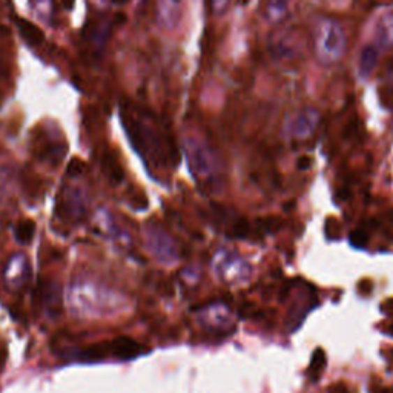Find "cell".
I'll list each match as a JSON object with an SVG mask.
<instances>
[{
  "label": "cell",
  "instance_id": "1",
  "mask_svg": "<svg viewBox=\"0 0 393 393\" xmlns=\"http://www.w3.org/2000/svg\"><path fill=\"white\" fill-rule=\"evenodd\" d=\"M346 33L340 23L332 19H322L313 31L315 56L325 65H334L346 52Z\"/></svg>",
  "mask_w": 393,
  "mask_h": 393
},
{
  "label": "cell",
  "instance_id": "2",
  "mask_svg": "<svg viewBox=\"0 0 393 393\" xmlns=\"http://www.w3.org/2000/svg\"><path fill=\"white\" fill-rule=\"evenodd\" d=\"M320 123V114L313 107L304 110L290 115L286 123V133L290 137H309Z\"/></svg>",
  "mask_w": 393,
  "mask_h": 393
},
{
  "label": "cell",
  "instance_id": "3",
  "mask_svg": "<svg viewBox=\"0 0 393 393\" xmlns=\"http://www.w3.org/2000/svg\"><path fill=\"white\" fill-rule=\"evenodd\" d=\"M186 0H158L157 20L163 28L174 29L179 27L183 17V10Z\"/></svg>",
  "mask_w": 393,
  "mask_h": 393
},
{
  "label": "cell",
  "instance_id": "4",
  "mask_svg": "<svg viewBox=\"0 0 393 393\" xmlns=\"http://www.w3.org/2000/svg\"><path fill=\"white\" fill-rule=\"evenodd\" d=\"M110 352L112 357L125 361V359H133L140 357L142 353L148 352V349H146L143 344L133 340V338L119 336L117 340L110 343Z\"/></svg>",
  "mask_w": 393,
  "mask_h": 393
},
{
  "label": "cell",
  "instance_id": "5",
  "mask_svg": "<svg viewBox=\"0 0 393 393\" xmlns=\"http://www.w3.org/2000/svg\"><path fill=\"white\" fill-rule=\"evenodd\" d=\"M294 37L289 38V33L284 31V33H276L271 37V42H269V50H271V54L274 56V59H290L294 57L295 54V45H294Z\"/></svg>",
  "mask_w": 393,
  "mask_h": 393
},
{
  "label": "cell",
  "instance_id": "6",
  "mask_svg": "<svg viewBox=\"0 0 393 393\" xmlns=\"http://www.w3.org/2000/svg\"><path fill=\"white\" fill-rule=\"evenodd\" d=\"M375 46L378 50L393 48V13H386L375 29Z\"/></svg>",
  "mask_w": 393,
  "mask_h": 393
},
{
  "label": "cell",
  "instance_id": "7",
  "mask_svg": "<svg viewBox=\"0 0 393 393\" xmlns=\"http://www.w3.org/2000/svg\"><path fill=\"white\" fill-rule=\"evenodd\" d=\"M378 54L380 50L375 45H366L359 52L358 59V74L361 79H369L372 75L373 69L378 61Z\"/></svg>",
  "mask_w": 393,
  "mask_h": 393
},
{
  "label": "cell",
  "instance_id": "8",
  "mask_svg": "<svg viewBox=\"0 0 393 393\" xmlns=\"http://www.w3.org/2000/svg\"><path fill=\"white\" fill-rule=\"evenodd\" d=\"M289 3L290 0H267L265 10L266 20L279 25L280 22L286 19V15L289 13Z\"/></svg>",
  "mask_w": 393,
  "mask_h": 393
},
{
  "label": "cell",
  "instance_id": "9",
  "mask_svg": "<svg viewBox=\"0 0 393 393\" xmlns=\"http://www.w3.org/2000/svg\"><path fill=\"white\" fill-rule=\"evenodd\" d=\"M17 27L22 37L25 38V40L29 45H40L43 42V31L36 27L33 22H29L27 19H17Z\"/></svg>",
  "mask_w": 393,
  "mask_h": 393
},
{
  "label": "cell",
  "instance_id": "10",
  "mask_svg": "<svg viewBox=\"0 0 393 393\" xmlns=\"http://www.w3.org/2000/svg\"><path fill=\"white\" fill-rule=\"evenodd\" d=\"M107 355H111L110 343H100V344L91 346V348H88V349H84L82 353V359L83 361H100V359H105Z\"/></svg>",
  "mask_w": 393,
  "mask_h": 393
},
{
  "label": "cell",
  "instance_id": "11",
  "mask_svg": "<svg viewBox=\"0 0 393 393\" xmlns=\"http://www.w3.org/2000/svg\"><path fill=\"white\" fill-rule=\"evenodd\" d=\"M34 223L31 220L19 221L17 226H15V238H17V242L22 244H28L34 237Z\"/></svg>",
  "mask_w": 393,
  "mask_h": 393
},
{
  "label": "cell",
  "instance_id": "12",
  "mask_svg": "<svg viewBox=\"0 0 393 393\" xmlns=\"http://www.w3.org/2000/svg\"><path fill=\"white\" fill-rule=\"evenodd\" d=\"M326 367V353L322 349H317L313 352L311 367H309V375L313 378H318L320 373L322 372V369Z\"/></svg>",
  "mask_w": 393,
  "mask_h": 393
},
{
  "label": "cell",
  "instance_id": "13",
  "mask_svg": "<svg viewBox=\"0 0 393 393\" xmlns=\"http://www.w3.org/2000/svg\"><path fill=\"white\" fill-rule=\"evenodd\" d=\"M105 171H106L107 177H110V180L112 183H120L121 181V179H123L121 168H120V165L117 163V161H115L110 156L105 158Z\"/></svg>",
  "mask_w": 393,
  "mask_h": 393
},
{
  "label": "cell",
  "instance_id": "14",
  "mask_svg": "<svg viewBox=\"0 0 393 393\" xmlns=\"http://www.w3.org/2000/svg\"><path fill=\"white\" fill-rule=\"evenodd\" d=\"M283 225V221L280 218H275V217H267V218H260L257 220V226L258 230L261 232H275V230H279L280 226Z\"/></svg>",
  "mask_w": 393,
  "mask_h": 393
},
{
  "label": "cell",
  "instance_id": "15",
  "mask_svg": "<svg viewBox=\"0 0 393 393\" xmlns=\"http://www.w3.org/2000/svg\"><path fill=\"white\" fill-rule=\"evenodd\" d=\"M249 234H251V225H249V221L246 220V218H238V220L234 223L232 232H230V235L235 237V238H246Z\"/></svg>",
  "mask_w": 393,
  "mask_h": 393
},
{
  "label": "cell",
  "instance_id": "16",
  "mask_svg": "<svg viewBox=\"0 0 393 393\" xmlns=\"http://www.w3.org/2000/svg\"><path fill=\"white\" fill-rule=\"evenodd\" d=\"M350 243L355 246V248H366L367 244V234L364 232L363 229L353 230L350 234Z\"/></svg>",
  "mask_w": 393,
  "mask_h": 393
},
{
  "label": "cell",
  "instance_id": "17",
  "mask_svg": "<svg viewBox=\"0 0 393 393\" xmlns=\"http://www.w3.org/2000/svg\"><path fill=\"white\" fill-rule=\"evenodd\" d=\"M326 237L329 240H335V238L340 237V225H338V221L335 218H327L326 221Z\"/></svg>",
  "mask_w": 393,
  "mask_h": 393
},
{
  "label": "cell",
  "instance_id": "18",
  "mask_svg": "<svg viewBox=\"0 0 393 393\" xmlns=\"http://www.w3.org/2000/svg\"><path fill=\"white\" fill-rule=\"evenodd\" d=\"M229 2H230V0H211V5H212V11H214L215 14L221 15L223 13H225V11L228 10Z\"/></svg>",
  "mask_w": 393,
  "mask_h": 393
},
{
  "label": "cell",
  "instance_id": "19",
  "mask_svg": "<svg viewBox=\"0 0 393 393\" xmlns=\"http://www.w3.org/2000/svg\"><path fill=\"white\" fill-rule=\"evenodd\" d=\"M82 171H83V163H82L80 160H77V158H75V160H73V161H71V163H69L68 172L71 174V175H73V174H74V175H79Z\"/></svg>",
  "mask_w": 393,
  "mask_h": 393
},
{
  "label": "cell",
  "instance_id": "20",
  "mask_svg": "<svg viewBox=\"0 0 393 393\" xmlns=\"http://www.w3.org/2000/svg\"><path fill=\"white\" fill-rule=\"evenodd\" d=\"M358 288H359V292H361V294L369 295V294H371V292H372V289H373V283H372V280L366 279V280H363V281H359Z\"/></svg>",
  "mask_w": 393,
  "mask_h": 393
},
{
  "label": "cell",
  "instance_id": "21",
  "mask_svg": "<svg viewBox=\"0 0 393 393\" xmlns=\"http://www.w3.org/2000/svg\"><path fill=\"white\" fill-rule=\"evenodd\" d=\"M311 165H312L311 157H302L298 160V169H302V171H307V169L311 168Z\"/></svg>",
  "mask_w": 393,
  "mask_h": 393
},
{
  "label": "cell",
  "instance_id": "22",
  "mask_svg": "<svg viewBox=\"0 0 393 393\" xmlns=\"http://www.w3.org/2000/svg\"><path fill=\"white\" fill-rule=\"evenodd\" d=\"M329 393H349V390L346 389L344 384H335V386L330 387Z\"/></svg>",
  "mask_w": 393,
  "mask_h": 393
},
{
  "label": "cell",
  "instance_id": "23",
  "mask_svg": "<svg viewBox=\"0 0 393 393\" xmlns=\"http://www.w3.org/2000/svg\"><path fill=\"white\" fill-rule=\"evenodd\" d=\"M383 311H386L389 315H392V317H393V298L387 299V302L383 304Z\"/></svg>",
  "mask_w": 393,
  "mask_h": 393
},
{
  "label": "cell",
  "instance_id": "24",
  "mask_svg": "<svg viewBox=\"0 0 393 393\" xmlns=\"http://www.w3.org/2000/svg\"><path fill=\"white\" fill-rule=\"evenodd\" d=\"M64 2V6H65V10H73L74 8V3H75V0H61Z\"/></svg>",
  "mask_w": 393,
  "mask_h": 393
},
{
  "label": "cell",
  "instance_id": "25",
  "mask_svg": "<svg viewBox=\"0 0 393 393\" xmlns=\"http://www.w3.org/2000/svg\"><path fill=\"white\" fill-rule=\"evenodd\" d=\"M346 191H348V189H341V191H340V200H346V198L349 197V194H348V192H346Z\"/></svg>",
  "mask_w": 393,
  "mask_h": 393
},
{
  "label": "cell",
  "instance_id": "26",
  "mask_svg": "<svg viewBox=\"0 0 393 393\" xmlns=\"http://www.w3.org/2000/svg\"><path fill=\"white\" fill-rule=\"evenodd\" d=\"M114 3H123V2H126V0H112Z\"/></svg>",
  "mask_w": 393,
  "mask_h": 393
},
{
  "label": "cell",
  "instance_id": "27",
  "mask_svg": "<svg viewBox=\"0 0 393 393\" xmlns=\"http://www.w3.org/2000/svg\"><path fill=\"white\" fill-rule=\"evenodd\" d=\"M389 218H390V220H392V221H393V211H392V212H390V214H389Z\"/></svg>",
  "mask_w": 393,
  "mask_h": 393
},
{
  "label": "cell",
  "instance_id": "28",
  "mask_svg": "<svg viewBox=\"0 0 393 393\" xmlns=\"http://www.w3.org/2000/svg\"><path fill=\"white\" fill-rule=\"evenodd\" d=\"M383 393H392V392H389V390H386V392H383Z\"/></svg>",
  "mask_w": 393,
  "mask_h": 393
}]
</instances>
